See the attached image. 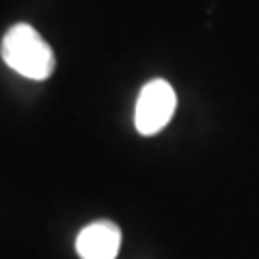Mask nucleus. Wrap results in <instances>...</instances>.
Instances as JSON below:
<instances>
[{
	"mask_svg": "<svg viewBox=\"0 0 259 259\" xmlns=\"http://www.w3.org/2000/svg\"><path fill=\"white\" fill-rule=\"evenodd\" d=\"M3 61L13 71L30 80H46L54 71V52L30 24H15L3 37Z\"/></svg>",
	"mask_w": 259,
	"mask_h": 259,
	"instance_id": "obj_1",
	"label": "nucleus"
},
{
	"mask_svg": "<svg viewBox=\"0 0 259 259\" xmlns=\"http://www.w3.org/2000/svg\"><path fill=\"white\" fill-rule=\"evenodd\" d=\"M177 106V95L166 80H149L141 89L134 110V125L143 136H153L168 125Z\"/></svg>",
	"mask_w": 259,
	"mask_h": 259,
	"instance_id": "obj_2",
	"label": "nucleus"
},
{
	"mask_svg": "<svg viewBox=\"0 0 259 259\" xmlns=\"http://www.w3.org/2000/svg\"><path fill=\"white\" fill-rule=\"evenodd\" d=\"M121 246V229L110 221L87 225L76 238L80 259H115Z\"/></svg>",
	"mask_w": 259,
	"mask_h": 259,
	"instance_id": "obj_3",
	"label": "nucleus"
}]
</instances>
